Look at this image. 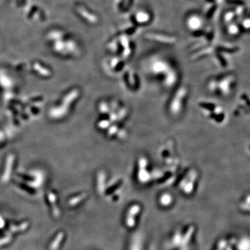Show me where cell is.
I'll return each mask as SVG.
<instances>
[{
    "mask_svg": "<svg viewBox=\"0 0 250 250\" xmlns=\"http://www.w3.org/2000/svg\"><path fill=\"white\" fill-rule=\"evenodd\" d=\"M240 27L238 25L235 24H231L229 26L228 31L230 34L235 35V34H238L239 33Z\"/></svg>",
    "mask_w": 250,
    "mask_h": 250,
    "instance_id": "obj_4",
    "label": "cell"
},
{
    "mask_svg": "<svg viewBox=\"0 0 250 250\" xmlns=\"http://www.w3.org/2000/svg\"><path fill=\"white\" fill-rule=\"evenodd\" d=\"M150 15L145 11H139L134 16V21L137 24H146L150 21Z\"/></svg>",
    "mask_w": 250,
    "mask_h": 250,
    "instance_id": "obj_3",
    "label": "cell"
},
{
    "mask_svg": "<svg viewBox=\"0 0 250 250\" xmlns=\"http://www.w3.org/2000/svg\"><path fill=\"white\" fill-rule=\"evenodd\" d=\"M235 16H236V13L229 11V12L227 13V14H225L224 20H225V22L227 23H231L232 22L233 20L234 19Z\"/></svg>",
    "mask_w": 250,
    "mask_h": 250,
    "instance_id": "obj_5",
    "label": "cell"
},
{
    "mask_svg": "<svg viewBox=\"0 0 250 250\" xmlns=\"http://www.w3.org/2000/svg\"><path fill=\"white\" fill-rule=\"evenodd\" d=\"M146 37L151 40L158 41V42H164V43H174L176 41L175 38L173 36L163 35V34H147Z\"/></svg>",
    "mask_w": 250,
    "mask_h": 250,
    "instance_id": "obj_1",
    "label": "cell"
},
{
    "mask_svg": "<svg viewBox=\"0 0 250 250\" xmlns=\"http://www.w3.org/2000/svg\"><path fill=\"white\" fill-rule=\"evenodd\" d=\"M202 20L201 18L197 16H190L187 19V25L188 28H190L192 30L197 31H200L201 29L202 24Z\"/></svg>",
    "mask_w": 250,
    "mask_h": 250,
    "instance_id": "obj_2",
    "label": "cell"
},
{
    "mask_svg": "<svg viewBox=\"0 0 250 250\" xmlns=\"http://www.w3.org/2000/svg\"><path fill=\"white\" fill-rule=\"evenodd\" d=\"M241 27L246 31L250 30V18H246L242 21Z\"/></svg>",
    "mask_w": 250,
    "mask_h": 250,
    "instance_id": "obj_6",
    "label": "cell"
}]
</instances>
